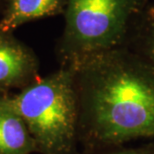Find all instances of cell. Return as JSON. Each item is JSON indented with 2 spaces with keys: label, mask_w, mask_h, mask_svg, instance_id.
Here are the masks:
<instances>
[{
  "label": "cell",
  "mask_w": 154,
  "mask_h": 154,
  "mask_svg": "<svg viewBox=\"0 0 154 154\" xmlns=\"http://www.w3.org/2000/svg\"><path fill=\"white\" fill-rule=\"evenodd\" d=\"M69 67L83 150L154 138V64L123 46Z\"/></svg>",
  "instance_id": "6da1fadb"
},
{
  "label": "cell",
  "mask_w": 154,
  "mask_h": 154,
  "mask_svg": "<svg viewBox=\"0 0 154 154\" xmlns=\"http://www.w3.org/2000/svg\"><path fill=\"white\" fill-rule=\"evenodd\" d=\"M7 95L26 123L39 154H78V107L73 69L60 66Z\"/></svg>",
  "instance_id": "7a4b0ae2"
},
{
  "label": "cell",
  "mask_w": 154,
  "mask_h": 154,
  "mask_svg": "<svg viewBox=\"0 0 154 154\" xmlns=\"http://www.w3.org/2000/svg\"><path fill=\"white\" fill-rule=\"evenodd\" d=\"M147 0H67L65 26L57 46L60 66L126 44Z\"/></svg>",
  "instance_id": "3957f363"
},
{
  "label": "cell",
  "mask_w": 154,
  "mask_h": 154,
  "mask_svg": "<svg viewBox=\"0 0 154 154\" xmlns=\"http://www.w3.org/2000/svg\"><path fill=\"white\" fill-rule=\"evenodd\" d=\"M38 71L34 52L11 33L0 32V93L21 90L39 78Z\"/></svg>",
  "instance_id": "277c9868"
},
{
  "label": "cell",
  "mask_w": 154,
  "mask_h": 154,
  "mask_svg": "<svg viewBox=\"0 0 154 154\" xmlns=\"http://www.w3.org/2000/svg\"><path fill=\"white\" fill-rule=\"evenodd\" d=\"M6 94L0 93V154L36 153L35 142L26 123Z\"/></svg>",
  "instance_id": "5b68a950"
},
{
  "label": "cell",
  "mask_w": 154,
  "mask_h": 154,
  "mask_svg": "<svg viewBox=\"0 0 154 154\" xmlns=\"http://www.w3.org/2000/svg\"><path fill=\"white\" fill-rule=\"evenodd\" d=\"M67 0H5L0 32L11 33L28 21L64 13Z\"/></svg>",
  "instance_id": "8992f818"
},
{
  "label": "cell",
  "mask_w": 154,
  "mask_h": 154,
  "mask_svg": "<svg viewBox=\"0 0 154 154\" xmlns=\"http://www.w3.org/2000/svg\"><path fill=\"white\" fill-rule=\"evenodd\" d=\"M125 46L154 64V2L147 3L134 19Z\"/></svg>",
  "instance_id": "52a82bcc"
},
{
  "label": "cell",
  "mask_w": 154,
  "mask_h": 154,
  "mask_svg": "<svg viewBox=\"0 0 154 154\" xmlns=\"http://www.w3.org/2000/svg\"><path fill=\"white\" fill-rule=\"evenodd\" d=\"M78 154H154V141L141 146L119 145L97 150H83Z\"/></svg>",
  "instance_id": "ba28073f"
},
{
  "label": "cell",
  "mask_w": 154,
  "mask_h": 154,
  "mask_svg": "<svg viewBox=\"0 0 154 154\" xmlns=\"http://www.w3.org/2000/svg\"><path fill=\"white\" fill-rule=\"evenodd\" d=\"M5 4V0H0V8H2Z\"/></svg>",
  "instance_id": "9c48e42d"
},
{
  "label": "cell",
  "mask_w": 154,
  "mask_h": 154,
  "mask_svg": "<svg viewBox=\"0 0 154 154\" xmlns=\"http://www.w3.org/2000/svg\"><path fill=\"white\" fill-rule=\"evenodd\" d=\"M148 2H154V0H147Z\"/></svg>",
  "instance_id": "30bf717a"
}]
</instances>
